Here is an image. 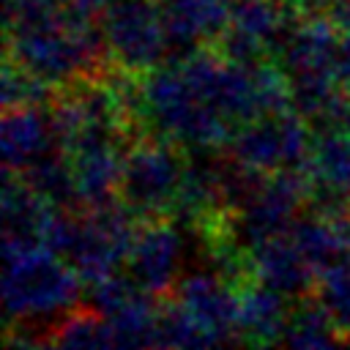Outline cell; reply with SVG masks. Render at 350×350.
<instances>
[{
  "label": "cell",
  "mask_w": 350,
  "mask_h": 350,
  "mask_svg": "<svg viewBox=\"0 0 350 350\" xmlns=\"http://www.w3.org/2000/svg\"><path fill=\"white\" fill-rule=\"evenodd\" d=\"M60 260L63 257L52 254L49 249L3 260V304L8 323L60 317L77 306L85 282L71 265Z\"/></svg>",
  "instance_id": "obj_1"
},
{
  "label": "cell",
  "mask_w": 350,
  "mask_h": 350,
  "mask_svg": "<svg viewBox=\"0 0 350 350\" xmlns=\"http://www.w3.org/2000/svg\"><path fill=\"white\" fill-rule=\"evenodd\" d=\"M189 170L183 142L170 137L145 134L123 150L120 200L139 219H172L175 191Z\"/></svg>",
  "instance_id": "obj_2"
},
{
  "label": "cell",
  "mask_w": 350,
  "mask_h": 350,
  "mask_svg": "<svg viewBox=\"0 0 350 350\" xmlns=\"http://www.w3.org/2000/svg\"><path fill=\"white\" fill-rule=\"evenodd\" d=\"M101 27L120 68L145 74L167 60V36L156 0H112Z\"/></svg>",
  "instance_id": "obj_3"
},
{
  "label": "cell",
  "mask_w": 350,
  "mask_h": 350,
  "mask_svg": "<svg viewBox=\"0 0 350 350\" xmlns=\"http://www.w3.org/2000/svg\"><path fill=\"white\" fill-rule=\"evenodd\" d=\"M178 260H180V238L172 227V219H142L134 249L129 254L131 276L153 295L167 298L178 284Z\"/></svg>",
  "instance_id": "obj_4"
},
{
  "label": "cell",
  "mask_w": 350,
  "mask_h": 350,
  "mask_svg": "<svg viewBox=\"0 0 350 350\" xmlns=\"http://www.w3.org/2000/svg\"><path fill=\"white\" fill-rule=\"evenodd\" d=\"M172 295L219 339V345L241 342L238 334V287L219 273H186L178 279Z\"/></svg>",
  "instance_id": "obj_5"
},
{
  "label": "cell",
  "mask_w": 350,
  "mask_h": 350,
  "mask_svg": "<svg viewBox=\"0 0 350 350\" xmlns=\"http://www.w3.org/2000/svg\"><path fill=\"white\" fill-rule=\"evenodd\" d=\"M252 273L257 282L279 290L287 298H301L314 293L317 284V273L314 268L304 260V254L298 252V246L293 243V238L287 232L265 238L262 243H257L252 252Z\"/></svg>",
  "instance_id": "obj_6"
},
{
  "label": "cell",
  "mask_w": 350,
  "mask_h": 350,
  "mask_svg": "<svg viewBox=\"0 0 350 350\" xmlns=\"http://www.w3.org/2000/svg\"><path fill=\"white\" fill-rule=\"evenodd\" d=\"M279 290L252 279L243 287H238V334L243 345H282L290 306Z\"/></svg>",
  "instance_id": "obj_7"
},
{
  "label": "cell",
  "mask_w": 350,
  "mask_h": 350,
  "mask_svg": "<svg viewBox=\"0 0 350 350\" xmlns=\"http://www.w3.org/2000/svg\"><path fill=\"white\" fill-rule=\"evenodd\" d=\"M57 148L49 115L44 107H11L3 109V164L5 170H25L44 150Z\"/></svg>",
  "instance_id": "obj_8"
},
{
  "label": "cell",
  "mask_w": 350,
  "mask_h": 350,
  "mask_svg": "<svg viewBox=\"0 0 350 350\" xmlns=\"http://www.w3.org/2000/svg\"><path fill=\"white\" fill-rule=\"evenodd\" d=\"M74 183L82 211L101 208L120 197V175H123V148H104L71 156Z\"/></svg>",
  "instance_id": "obj_9"
},
{
  "label": "cell",
  "mask_w": 350,
  "mask_h": 350,
  "mask_svg": "<svg viewBox=\"0 0 350 350\" xmlns=\"http://www.w3.org/2000/svg\"><path fill=\"white\" fill-rule=\"evenodd\" d=\"M227 150L238 161H243V164H249V167H254L260 172H273V170L284 167V161H282L279 115L254 118L249 123H241L232 131V137L227 142Z\"/></svg>",
  "instance_id": "obj_10"
},
{
  "label": "cell",
  "mask_w": 350,
  "mask_h": 350,
  "mask_svg": "<svg viewBox=\"0 0 350 350\" xmlns=\"http://www.w3.org/2000/svg\"><path fill=\"white\" fill-rule=\"evenodd\" d=\"M19 175L55 208H79L74 167L60 148H49L41 156H36L25 170H19Z\"/></svg>",
  "instance_id": "obj_11"
},
{
  "label": "cell",
  "mask_w": 350,
  "mask_h": 350,
  "mask_svg": "<svg viewBox=\"0 0 350 350\" xmlns=\"http://www.w3.org/2000/svg\"><path fill=\"white\" fill-rule=\"evenodd\" d=\"M46 347H115L112 323L93 304H77L52 323Z\"/></svg>",
  "instance_id": "obj_12"
},
{
  "label": "cell",
  "mask_w": 350,
  "mask_h": 350,
  "mask_svg": "<svg viewBox=\"0 0 350 350\" xmlns=\"http://www.w3.org/2000/svg\"><path fill=\"white\" fill-rule=\"evenodd\" d=\"M287 235L293 238V243L298 246L304 260L314 268V273H323L331 265L345 260L347 246H345V238L334 221H325V219L309 213L306 219H295L290 224Z\"/></svg>",
  "instance_id": "obj_13"
},
{
  "label": "cell",
  "mask_w": 350,
  "mask_h": 350,
  "mask_svg": "<svg viewBox=\"0 0 350 350\" xmlns=\"http://www.w3.org/2000/svg\"><path fill=\"white\" fill-rule=\"evenodd\" d=\"M290 347H334L342 345V336L328 314V309L320 304L314 293L293 298L290 320L284 331V342Z\"/></svg>",
  "instance_id": "obj_14"
},
{
  "label": "cell",
  "mask_w": 350,
  "mask_h": 350,
  "mask_svg": "<svg viewBox=\"0 0 350 350\" xmlns=\"http://www.w3.org/2000/svg\"><path fill=\"white\" fill-rule=\"evenodd\" d=\"M219 339L175 298L167 295L156 312V347H211Z\"/></svg>",
  "instance_id": "obj_15"
},
{
  "label": "cell",
  "mask_w": 350,
  "mask_h": 350,
  "mask_svg": "<svg viewBox=\"0 0 350 350\" xmlns=\"http://www.w3.org/2000/svg\"><path fill=\"white\" fill-rule=\"evenodd\" d=\"M306 170L314 180L350 189V134L336 129L314 131V145Z\"/></svg>",
  "instance_id": "obj_16"
},
{
  "label": "cell",
  "mask_w": 350,
  "mask_h": 350,
  "mask_svg": "<svg viewBox=\"0 0 350 350\" xmlns=\"http://www.w3.org/2000/svg\"><path fill=\"white\" fill-rule=\"evenodd\" d=\"M314 295L320 298V304L328 309L342 345L350 336V262H336L328 271L317 273V284H314Z\"/></svg>",
  "instance_id": "obj_17"
},
{
  "label": "cell",
  "mask_w": 350,
  "mask_h": 350,
  "mask_svg": "<svg viewBox=\"0 0 350 350\" xmlns=\"http://www.w3.org/2000/svg\"><path fill=\"white\" fill-rule=\"evenodd\" d=\"M227 63H235V66H246V68H254L265 60H271V46L265 38L249 33V30H241V27H227L213 44H211Z\"/></svg>",
  "instance_id": "obj_18"
},
{
  "label": "cell",
  "mask_w": 350,
  "mask_h": 350,
  "mask_svg": "<svg viewBox=\"0 0 350 350\" xmlns=\"http://www.w3.org/2000/svg\"><path fill=\"white\" fill-rule=\"evenodd\" d=\"M295 14L306 22V19H320V16H331V8L336 0H287Z\"/></svg>",
  "instance_id": "obj_19"
},
{
  "label": "cell",
  "mask_w": 350,
  "mask_h": 350,
  "mask_svg": "<svg viewBox=\"0 0 350 350\" xmlns=\"http://www.w3.org/2000/svg\"><path fill=\"white\" fill-rule=\"evenodd\" d=\"M331 19L342 33H350V0H336L331 8Z\"/></svg>",
  "instance_id": "obj_20"
}]
</instances>
